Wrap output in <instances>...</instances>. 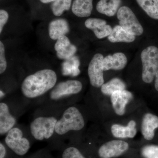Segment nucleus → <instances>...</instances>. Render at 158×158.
<instances>
[{"mask_svg": "<svg viewBox=\"0 0 158 158\" xmlns=\"http://www.w3.org/2000/svg\"><path fill=\"white\" fill-rule=\"evenodd\" d=\"M104 56L102 54L97 53L94 55L89 63L88 67V75L90 85L94 87L98 88L104 84L103 75Z\"/></svg>", "mask_w": 158, "mask_h": 158, "instance_id": "nucleus-9", "label": "nucleus"}, {"mask_svg": "<svg viewBox=\"0 0 158 158\" xmlns=\"http://www.w3.org/2000/svg\"><path fill=\"white\" fill-rule=\"evenodd\" d=\"M72 0H56L52 3L51 8L54 15L60 16L65 11L70 9Z\"/></svg>", "mask_w": 158, "mask_h": 158, "instance_id": "nucleus-23", "label": "nucleus"}, {"mask_svg": "<svg viewBox=\"0 0 158 158\" xmlns=\"http://www.w3.org/2000/svg\"><path fill=\"white\" fill-rule=\"evenodd\" d=\"M155 87L157 91H158V70L156 75Z\"/></svg>", "mask_w": 158, "mask_h": 158, "instance_id": "nucleus-31", "label": "nucleus"}, {"mask_svg": "<svg viewBox=\"0 0 158 158\" xmlns=\"http://www.w3.org/2000/svg\"><path fill=\"white\" fill-rule=\"evenodd\" d=\"M93 0H74L72 6V11L78 17L90 16L93 10Z\"/></svg>", "mask_w": 158, "mask_h": 158, "instance_id": "nucleus-18", "label": "nucleus"}, {"mask_svg": "<svg viewBox=\"0 0 158 158\" xmlns=\"http://www.w3.org/2000/svg\"><path fill=\"white\" fill-rule=\"evenodd\" d=\"M119 25L125 31L135 36H141L144 32L143 27L130 8L123 6L120 7L117 13Z\"/></svg>", "mask_w": 158, "mask_h": 158, "instance_id": "nucleus-7", "label": "nucleus"}, {"mask_svg": "<svg viewBox=\"0 0 158 158\" xmlns=\"http://www.w3.org/2000/svg\"><path fill=\"white\" fill-rule=\"evenodd\" d=\"M18 116L9 102H0V135H6L17 125Z\"/></svg>", "mask_w": 158, "mask_h": 158, "instance_id": "nucleus-8", "label": "nucleus"}, {"mask_svg": "<svg viewBox=\"0 0 158 158\" xmlns=\"http://www.w3.org/2000/svg\"><path fill=\"white\" fill-rule=\"evenodd\" d=\"M7 68V62L6 57V51L4 44L0 42V74H2Z\"/></svg>", "mask_w": 158, "mask_h": 158, "instance_id": "nucleus-28", "label": "nucleus"}, {"mask_svg": "<svg viewBox=\"0 0 158 158\" xmlns=\"http://www.w3.org/2000/svg\"><path fill=\"white\" fill-rule=\"evenodd\" d=\"M141 153L145 158H158V146L150 145L144 146Z\"/></svg>", "mask_w": 158, "mask_h": 158, "instance_id": "nucleus-26", "label": "nucleus"}, {"mask_svg": "<svg viewBox=\"0 0 158 158\" xmlns=\"http://www.w3.org/2000/svg\"><path fill=\"white\" fill-rule=\"evenodd\" d=\"M85 26L87 28L92 30L96 37L101 39L108 37L112 32V27L107 24L105 20L90 18L85 21Z\"/></svg>", "mask_w": 158, "mask_h": 158, "instance_id": "nucleus-12", "label": "nucleus"}, {"mask_svg": "<svg viewBox=\"0 0 158 158\" xmlns=\"http://www.w3.org/2000/svg\"><path fill=\"white\" fill-rule=\"evenodd\" d=\"M85 118L80 110L75 106H69L62 110L56 128L55 135L65 137L85 127ZM54 135V136H55Z\"/></svg>", "mask_w": 158, "mask_h": 158, "instance_id": "nucleus-2", "label": "nucleus"}, {"mask_svg": "<svg viewBox=\"0 0 158 158\" xmlns=\"http://www.w3.org/2000/svg\"><path fill=\"white\" fill-rule=\"evenodd\" d=\"M61 113H43L35 116L29 127L32 138L38 141H47L52 138Z\"/></svg>", "mask_w": 158, "mask_h": 158, "instance_id": "nucleus-3", "label": "nucleus"}, {"mask_svg": "<svg viewBox=\"0 0 158 158\" xmlns=\"http://www.w3.org/2000/svg\"><path fill=\"white\" fill-rule=\"evenodd\" d=\"M136 123L131 120L127 126L115 124L111 127V132L114 137L119 138H133L137 134Z\"/></svg>", "mask_w": 158, "mask_h": 158, "instance_id": "nucleus-16", "label": "nucleus"}, {"mask_svg": "<svg viewBox=\"0 0 158 158\" xmlns=\"http://www.w3.org/2000/svg\"><path fill=\"white\" fill-rule=\"evenodd\" d=\"M8 148L4 142H0V158H6L8 155Z\"/></svg>", "mask_w": 158, "mask_h": 158, "instance_id": "nucleus-30", "label": "nucleus"}, {"mask_svg": "<svg viewBox=\"0 0 158 158\" xmlns=\"http://www.w3.org/2000/svg\"><path fill=\"white\" fill-rule=\"evenodd\" d=\"M127 62V58L123 53L117 52L108 55L104 58L103 61L104 71L121 70L125 67Z\"/></svg>", "mask_w": 158, "mask_h": 158, "instance_id": "nucleus-13", "label": "nucleus"}, {"mask_svg": "<svg viewBox=\"0 0 158 158\" xmlns=\"http://www.w3.org/2000/svg\"><path fill=\"white\" fill-rule=\"evenodd\" d=\"M132 98V94L126 90H119L113 93L111 95V101L115 113L119 116L124 115L126 107Z\"/></svg>", "mask_w": 158, "mask_h": 158, "instance_id": "nucleus-11", "label": "nucleus"}, {"mask_svg": "<svg viewBox=\"0 0 158 158\" xmlns=\"http://www.w3.org/2000/svg\"><path fill=\"white\" fill-rule=\"evenodd\" d=\"M62 158H86L80 150L73 146H67L62 151Z\"/></svg>", "mask_w": 158, "mask_h": 158, "instance_id": "nucleus-24", "label": "nucleus"}, {"mask_svg": "<svg viewBox=\"0 0 158 158\" xmlns=\"http://www.w3.org/2000/svg\"><path fill=\"white\" fill-rule=\"evenodd\" d=\"M57 80L55 71L50 69H40L24 79L21 91L27 99H37L49 92L56 85Z\"/></svg>", "mask_w": 158, "mask_h": 158, "instance_id": "nucleus-1", "label": "nucleus"}, {"mask_svg": "<svg viewBox=\"0 0 158 158\" xmlns=\"http://www.w3.org/2000/svg\"><path fill=\"white\" fill-rule=\"evenodd\" d=\"M141 58L142 65V79L145 83H152L158 70V48L149 46L142 51Z\"/></svg>", "mask_w": 158, "mask_h": 158, "instance_id": "nucleus-6", "label": "nucleus"}, {"mask_svg": "<svg viewBox=\"0 0 158 158\" xmlns=\"http://www.w3.org/2000/svg\"><path fill=\"white\" fill-rule=\"evenodd\" d=\"M140 7L150 17L158 20V0H136Z\"/></svg>", "mask_w": 158, "mask_h": 158, "instance_id": "nucleus-21", "label": "nucleus"}, {"mask_svg": "<svg viewBox=\"0 0 158 158\" xmlns=\"http://www.w3.org/2000/svg\"><path fill=\"white\" fill-rule=\"evenodd\" d=\"M71 44V43L69 38L66 35H63L57 40L54 46V48L56 52H59L66 48Z\"/></svg>", "mask_w": 158, "mask_h": 158, "instance_id": "nucleus-27", "label": "nucleus"}, {"mask_svg": "<svg viewBox=\"0 0 158 158\" xmlns=\"http://www.w3.org/2000/svg\"><path fill=\"white\" fill-rule=\"evenodd\" d=\"M129 144L122 140H112L106 142L99 148L98 155L101 158L117 157L128 149Z\"/></svg>", "mask_w": 158, "mask_h": 158, "instance_id": "nucleus-10", "label": "nucleus"}, {"mask_svg": "<svg viewBox=\"0 0 158 158\" xmlns=\"http://www.w3.org/2000/svg\"><path fill=\"white\" fill-rule=\"evenodd\" d=\"M80 62L78 57L73 56L68 60H65L62 64V72L64 75H71L77 76L80 73L79 67Z\"/></svg>", "mask_w": 158, "mask_h": 158, "instance_id": "nucleus-22", "label": "nucleus"}, {"mask_svg": "<svg viewBox=\"0 0 158 158\" xmlns=\"http://www.w3.org/2000/svg\"><path fill=\"white\" fill-rule=\"evenodd\" d=\"M108 39L112 43H131L135 41V36L130 34L120 25H117L113 28Z\"/></svg>", "mask_w": 158, "mask_h": 158, "instance_id": "nucleus-19", "label": "nucleus"}, {"mask_svg": "<svg viewBox=\"0 0 158 158\" xmlns=\"http://www.w3.org/2000/svg\"><path fill=\"white\" fill-rule=\"evenodd\" d=\"M83 88L81 82L78 80H69L59 82L49 92L48 100L54 105H61L69 101L72 96L81 92Z\"/></svg>", "mask_w": 158, "mask_h": 158, "instance_id": "nucleus-4", "label": "nucleus"}, {"mask_svg": "<svg viewBox=\"0 0 158 158\" xmlns=\"http://www.w3.org/2000/svg\"><path fill=\"white\" fill-rule=\"evenodd\" d=\"M122 0H100L97 4V11L109 17L114 16L120 8Z\"/></svg>", "mask_w": 158, "mask_h": 158, "instance_id": "nucleus-17", "label": "nucleus"}, {"mask_svg": "<svg viewBox=\"0 0 158 158\" xmlns=\"http://www.w3.org/2000/svg\"><path fill=\"white\" fill-rule=\"evenodd\" d=\"M4 143L13 153L19 156L25 155L31 146L30 138L22 128L17 125L6 134Z\"/></svg>", "mask_w": 158, "mask_h": 158, "instance_id": "nucleus-5", "label": "nucleus"}, {"mask_svg": "<svg viewBox=\"0 0 158 158\" xmlns=\"http://www.w3.org/2000/svg\"><path fill=\"white\" fill-rule=\"evenodd\" d=\"M158 128V117L151 113H146L142 119L141 133L144 139L150 141L155 136V130Z\"/></svg>", "mask_w": 158, "mask_h": 158, "instance_id": "nucleus-15", "label": "nucleus"}, {"mask_svg": "<svg viewBox=\"0 0 158 158\" xmlns=\"http://www.w3.org/2000/svg\"><path fill=\"white\" fill-rule=\"evenodd\" d=\"M125 88L126 85L124 82L121 79L115 78L102 85L101 90L103 94L111 96L116 91L125 90Z\"/></svg>", "mask_w": 158, "mask_h": 158, "instance_id": "nucleus-20", "label": "nucleus"}, {"mask_svg": "<svg viewBox=\"0 0 158 158\" xmlns=\"http://www.w3.org/2000/svg\"><path fill=\"white\" fill-rule=\"evenodd\" d=\"M9 18V15L6 10H0V34H2L4 27L6 25Z\"/></svg>", "mask_w": 158, "mask_h": 158, "instance_id": "nucleus-29", "label": "nucleus"}, {"mask_svg": "<svg viewBox=\"0 0 158 158\" xmlns=\"http://www.w3.org/2000/svg\"><path fill=\"white\" fill-rule=\"evenodd\" d=\"M48 31L50 38L52 40H57L59 37L69 32V24L64 19H54L49 24Z\"/></svg>", "mask_w": 158, "mask_h": 158, "instance_id": "nucleus-14", "label": "nucleus"}, {"mask_svg": "<svg viewBox=\"0 0 158 158\" xmlns=\"http://www.w3.org/2000/svg\"><path fill=\"white\" fill-rule=\"evenodd\" d=\"M56 0H40V2L44 4H48L51 2H53Z\"/></svg>", "mask_w": 158, "mask_h": 158, "instance_id": "nucleus-32", "label": "nucleus"}, {"mask_svg": "<svg viewBox=\"0 0 158 158\" xmlns=\"http://www.w3.org/2000/svg\"><path fill=\"white\" fill-rule=\"evenodd\" d=\"M77 51L76 46L71 44L66 48L56 52V55L59 59L66 60L74 56Z\"/></svg>", "mask_w": 158, "mask_h": 158, "instance_id": "nucleus-25", "label": "nucleus"}]
</instances>
